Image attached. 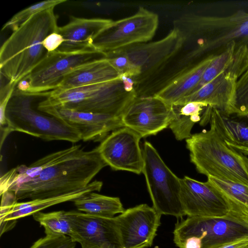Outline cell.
Listing matches in <instances>:
<instances>
[{"instance_id":"6da1fadb","label":"cell","mask_w":248,"mask_h":248,"mask_svg":"<svg viewBox=\"0 0 248 248\" xmlns=\"http://www.w3.org/2000/svg\"><path fill=\"white\" fill-rule=\"evenodd\" d=\"M106 166L97 147L73 145L7 171L0 177V194L12 192L17 201L61 196L86 187Z\"/></svg>"},{"instance_id":"7a4b0ae2","label":"cell","mask_w":248,"mask_h":248,"mask_svg":"<svg viewBox=\"0 0 248 248\" xmlns=\"http://www.w3.org/2000/svg\"><path fill=\"white\" fill-rule=\"evenodd\" d=\"M51 8L39 12L22 24L0 49V71L12 85L27 77L48 54L45 38L57 31V16Z\"/></svg>"},{"instance_id":"3957f363","label":"cell","mask_w":248,"mask_h":248,"mask_svg":"<svg viewBox=\"0 0 248 248\" xmlns=\"http://www.w3.org/2000/svg\"><path fill=\"white\" fill-rule=\"evenodd\" d=\"M133 78L116 79L80 87L57 89L46 94L37 108L59 107L76 111L121 117L137 96Z\"/></svg>"},{"instance_id":"277c9868","label":"cell","mask_w":248,"mask_h":248,"mask_svg":"<svg viewBox=\"0 0 248 248\" xmlns=\"http://www.w3.org/2000/svg\"><path fill=\"white\" fill-rule=\"evenodd\" d=\"M186 145L199 173L248 185V158L228 145L213 128L192 134Z\"/></svg>"},{"instance_id":"5b68a950","label":"cell","mask_w":248,"mask_h":248,"mask_svg":"<svg viewBox=\"0 0 248 248\" xmlns=\"http://www.w3.org/2000/svg\"><path fill=\"white\" fill-rule=\"evenodd\" d=\"M37 96L15 89L5 111L6 126L0 130V147L12 132L18 131L46 141L65 140L76 143L81 140L79 133L63 121L33 107Z\"/></svg>"},{"instance_id":"8992f818","label":"cell","mask_w":248,"mask_h":248,"mask_svg":"<svg viewBox=\"0 0 248 248\" xmlns=\"http://www.w3.org/2000/svg\"><path fill=\"white\" fill-rule=\"evenodd\" d=\"M173 24L186 40L198 35H213L187 54L184 59L186 62L236 40L248 39V13L241 10L225 17L186 14L174 20Z\"/></svg>"},{"instance_id":"52a82bcc","label":"cell","mask_w":248,"mask_h":248,"mask_svg":"<svg viewBox=\"0 0 248 248\" xmlns=\"http://www.w3.org/2000/svg\"><path fill=\"white\" fill-rule=\"evenodd\" d=\"M245 237L248 223L231 211L223 217L182 218L173 231V241L179 248H217Z\"/></svg>"},{"instance_id":"ba28073f","label":"cell","mask_w":248,"mask_h":248,"mask_svg":"<svg viewBox=\"0 0 248 248\" xmlns=\"http://www.w3.org/2000/svg\"><path fill=\"white\" fill-rule=\"evenodd\" d=\"M143 173L153 207L160 215L182 218L185 213L180 199L181 178L164 163L148 141L142 149Z\"/></svg>"},{"instance_id":"9c48e42d","label":"cell","mask_w":248,"mask_h":248,"mask_svg":"<svg viewBox=\"0 0 248 248\" xmlns=\"http://www.w3.org/2000/svg\"><path fill=\"white\" fill-rule=\"evenodd\" d=\"M105 57L104 53L94 47L73 52L57 50L48 52L25 78L29 81L30 88L23 93L45 96L57 89L65 77L73 70Z\"/></svg>"},{"instance_id":"30bf717a","label":"cell","mask_w":248,"mask_h":248,"mask_svg":"<svg viewBox=\"0 0 248 248\" xmlns=\"http://www.w3.org/2000/svg\"><path fill=\"white\" fill-rule=\"evenodd\" d=\"M157 14L140 6L134 14L113 21L95 38L93 47L104 54L133 45L146 43L155 36Z\"/></svg>"},{"instance_id":"8fae6325","label":"cell","mask_w":248,"mask_h":248,"mask_svg":"<svg viewBox=\"0 0 248 248\" xmlns=\"http://www.w3.org/2000/svg\"><path fill=\"white\" fill-rule=\"evenodd\" d=\"M141 138L136 132L124 126L111 132L97 148L107 166L113 170L139 174L143 166Z\"/></svg>"},{"instance_id":"7c38bea8","label":"cell","mask_w":248,"mask_h":248,"mask_svg":"<svg viewBox=\"0 0 248 248\" xmlns=\"http://www.w3.org/2000/svg\"><path fill=\"white\" fill-rule=\"evenodd\" d=\"M180 199L185 216L220 217L232 209L230 201L208 181L181 178Z\"/></svg>"},{"instance_id":"4fadbf2b","label":"cell","mask_w":248,"mask_h":248,"mask_svg":"<svg viewBox=\"0 0 248 248\" xmlns=\"http://www.w3.org/2000/svg\"><path fill=\"white\" fill-rule=\"evenodd\" d=\"M186 38L173 28L164 38L137 44L123 48L130 62L140 72L136 79L150 76L165 65L180 50Z\"/></svg>"},{"instance_id":"5bb4252c","label":"cell","mask_w":248,"mask_h":248,"mask_svg":"<svg viewBox=\"0 0 248 248\" xmlns=\"http://www.w3.org/2000/svg\"><path fill=\"white\" fill-rule=\"evenodd\" d=\"M161 217L147 204L128 208L115 217L123 248L151 247L160 225Z\"/></svg>"},{"instance_id":"9a60e30c","label":"cell","mask_w":248,"mask_h":248,"mask_svg":"<svg viewBox=\"0 0 248 248\" xmlns=\"http://www.w3.org/2000/svg\"><path fill=\"white\" fill-rule=\"evenodd\" d=\"M70 237L81 248H123L115 217L106 218L77 211H66Z\"/></svg>"},{"instance_id":"2e32d148","label":"cell","mask_w":248,"mask_h":248,"mask_svg":"<svg viewBox=\"0 0 248 248\" xmlns=\"http://www.w3.org/2000/svg\"><path fill=\"white\" fill-rule=\"evenodd\" d=\"M172 105L151 95L138 96L130 103L121 119L124 126L141 138L155 135L168 127Z\"/></svg>"},{"instance_id":"e0dca14e","label":"cell","mask_w":248,"mask_h":248,"mask_svg":"<svg viewBox=\"0 0 248 248\" xmlns=\"http://www.w3.org/2000/svg\"><path fill=\"white\" fill-rule=\"evenodd\" d=\"M75 128L84 141H102L110 132L124 127L121 117L108 114L76 111L59 107L38 108Z\"/></svg>"},{"instance_id":"ac0fdd59","label":"cell","mask_w":248,"mask_h":248,"mask_svg":"<svg viewBox=\"0 0 248 248\" xmlns=\"http://www.w3.org/2000/svg\"><path fill=\"white\" fill-rule=\"evenodd\" d=\"M202 114L201 125L209 123L228 145L248 155V116L228 114L209 105Z\"/></svg>"},{"instance_id":"d6986e66","label":"cell","mask_w":248,"mask_h":248,"mask_svg":"<svg viewBox=\"0 0 248 248\" xmlns=\"http://www.w3.org/2000/svg\"><path fill=\"white\" fill-rule=\"evenodd\" d=\"M238 79L234 74L226 70L195 92L172 105H183L191 102H200L229 114Z\"/></svg>"},{"instance_id":"ffe728a7","label":"cell","mask_w":248,"mask_h":248,"mask_svg":"<svg viewBox=\"0 0 248 248\" xmlns=\"http://www.w3.org/2000/svg\"><path fill=\"white\" fill-rule=\"evenodd\" d=\"M112 21L110 19L71 16L66 24L57 29L64 39L57 50L73 52L94 47L95 38Z\"/></svg>"},{"instance_id":"44dd1931","label":"cell","mask_w":248,"mask_h":248,"mask_svg":"<svg viewBox=\"0 0 248 248\" xmlns=\"http://www.w3.org/2000/svg\"><path fill=\"white\" fill-rule=\"evenodd\" d=\"M214 56H209L194 66L175 75L153 95L168 105H172L189 95L200 82Z\"/></svg>"},{"instance_id":"7402d4cb","label":"cell","mask_w":248,"mask_h":248,"mask_svg":"<svg viewBox=\"0 0 248 248\" xmlns=\"http://www.w3.org/2000/svg\"><path fill=\"white\" fill-rule=\"evenodd\" d=\"M121 76L105 57L72 71L65 77L57 89L67 90L95 84L116 79Z\"/></svg>"},{"instance_id":"603a6c76","label":"cell","mask_w":248,"mask_h":248,"mask_svg":"<svg viewBox=\"0 0 248 248\" xmlns=\"http://www.w3.org/2000/svg\"><path fill=\"white\" fill-rule=\"evenodd\" d=\"M102 186V181L95 180L91 182L83 189L61 196L35 199L25 202H17L13 206L11 211L0 219V223L10 220H16L20 218L33 215L51 206L64 202H73L77 198L87 193L100 191Z\"/></svg>"},{"instance_id":"cb8c5ba5","label":"cell","mask_w":248,"mask_h":248,"mask_svg":"<svg viewBox=\"0 0 248 248\" xmlns=\"http://www.w3.org/2000/svg\"><path fill=\"white\" fill-rule=\"evenodd\" d=\"M207 106L195 102L183 105H172L168 127L177 140H186L191 136L194 125L201 121L200 115Z\"/></svg>"},{"instance_id":"d4e9b609","label":"cell","mask_w":248,"mask_h":248,"mask_svg":"<svg viewBox=\"0 0 248 248\" xmlns=\"http://www.w3.org/2000/svg\"><path fill=\"white\" fill-rule=\"evenodd\" d=\"M73 202L79 212L100 217L112 218L125 210L119 198L95 192L84 194Z\"/></svg>"},{"instance_id":"484cf974","label":"cell","mask_w":248,"mask_h":248,"mask_svg":"<svg viewBox=\"0 0 248 248\" xmlns=\"http://www.w3.org/2000/svg\"><path fill=\"white\" fill-rule=\"evenodd\" d=\"M236 48V42H232L225 46V49L220 54L214 56L200 82L190 94L198 90L227 69L233 60Z\"/></svg>"},{"instance_id":"4316f807","label":"cell","mask_w":248,"mask_h":248,"mask_svg":"<svg viewBox=\"0 0 248 248\" xmlns=\"http://www.w3.org/2000/svg\"><path fill=\"white\" fill-rule=\"evenodd\" d=\"M208 181L231 202L232 206L248 208V185L208 177Z\"/></svg>"},{"instance_id":"83f0119b","label":"cell","mask_w":248,"mask_h":248,"mask_svg":"<svg viewBox=\"0 0 248 248\" xmlns=\"http://www.w3.org/2000/svg\"><path fill=\"white\" fill-rule=\"evenodd\" d=\"M66 212L62 210L48 213L39 212L34 214L32 217L43 226L46 234L70 236L71 228Z\"/></svg>"},{"instance_id":"f1b7e54d","label":"cell","mask_w":248,"mask_h":248,"mask_svg":"<svg viewBox=\"0 0 248 248\" xmlns=\"http://www.w3.org/2000/svg\"><path fill=\"white\" fill-rule=\"evenodd\" d=\"M66 1V0H45L28 7L15 14L6 22L2 27V31L10 29L14 31L34 15L46 10L54 8L58 5Z\"/></svg>"},{"instance_id":"f546056e","label":"cell","mask_w":248,"mask_h":248,"mask_svg":"<svg viewBox=\"0 0 248 248\" xmlns=\"http://www.w3.org/2000/svg\"><path fill=\"white\" fill-rule=\"evenodd\" d=\"M229 114L248 116V69L236 81Z\"/></svg>"},{"instance_id":"4dcf8cb0","label":"cell","mask_w":248,"mask_h":248,"mask_svg":"<svg viewBox=\"0 0 248 248\" xmlns=\"http://www.w3.org/2000/svg\"><path fill=\"white\" fill-rule=\"evenodd\" d=\"M105 55L121 76L132 77L135 79L140 76V72L131 64L123 48L107 52Z\"/></svg>"},{"instance_id":"1f68e13d","label":"cell","mask_w":248,"mask_h":248,"mask_svg":"<svg viewBox=\"0 0 248 248\" xmlns=\"http://www.w3.org/2000/svg\"><path fill=\"white\" fill-rule=\"evenodd\" d=\"M76 242L65 235H47L35 241L30 248H75Z\"/></svg>"},{"instance_id":"d6a6232c","label":"cell","mask_w":248,"mask_h":248,"mask_svg":"<svg viewBox=\"0 0 248 248\" xmlns=\"http://www.w3.org/2000/svg\"><path fill=\"white\" fill-rule=\"evenodd\" d=\"M16 85L9 82L0 89V130L6 126L5 111L7 104L16 89Z\"/></svg>"},{"instance_id":"836d02e7","label":"cell","mask_w":248,"mask_h":248,"mask_svg":"<svg viewBox=\"0 0 248 248\" xmlns=\"http://www.w3.org/2000/svg\"><path fill=\"white\" fill-rule=\"evenodd\" d=\"M64 42L62 36L57 31L47 36L43 42L44 48L48 52L57 50Z\"/></svg>"},{"instance_id":"e575fe53","label":"cell","mask_w":248,"mask_h":248,"mask_svg":"<svg viewBox=\"0 0 248 248\" xmlns=\"http://www.w3.org/2000/svg\"><path fill=\"white\" fill-rule=\"evenodd\" d=\"M217 248H248V237L233 241Z\"/></svg>"},{"instance_id":"d590c367","label":"cell","mask_w":248,"mask_h":248,"mask_svg":"<svg viewBox=\"0 0 248 248\" xmlns=\"http://www.w3.org/2000/svg\"><path fill=\"white\" fill-rule=\"evenodd\" d=\"M231 211L248 223V208L232 207Z\"/></svg>"},{"instance_id":"8d00e7d4","label":"cell","mask_w":248,"mask_h":248,"mask_svg":"<svg viewBox=\"0 0 248 248\" xmlns=\"http://www.w3.org/2000/svg\"></svg>"}]
</instances>
